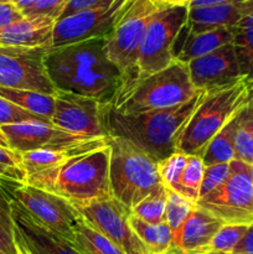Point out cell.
Wrapping results in <instances>:
<instances>
[{"label": "cell", "mask_w": 253, "mask_h": 254, "mask_svg": "<svg viewBox=\"0 0 253 254\" xmlns=\"http://www.w3.org/2000/svg\"><path fill=\"white\" fill-rule=\"evenodd\" d=\"M104 39H92L49 50L45 66L56 91L112 103L123 76L107 57Z\"/></svg>", "instance_id": "cell-1"}, {"label": "cell", "mask_w": 253, "mask_h": 254, "mask_svg": "<svg viewBox=\"0 0 253 254\" xmlns=\"http://www.w3.org/2000/svg\"><path fill=\"white\" fill-rule=\"evenodd\" d=\"M205 94L206 91H201L189 102L173 108L136 114H119L108 104L104 117L107 135L129 141L159 163L175 153L184 128Z\"/></svg>", "instance_id": "cell-2"}, {"label": "cell", "mask_w": 253, "mask_h": 254, "mask_svg": "<svg viewBox=\"0 0 253 254\" xmlns=\"http://www.w3.org/2000/svg\"><path fill=\"white\" fill-rule=\"evenodd\" d=\"M107 145L79 154L60 165L27 175L25 183L55 193L74 207L112 197Z\"/></svg>", "instance_id": "cell-3"}, {"label": "cell", "mask_w": 253, "mask_h": 254, "mask_svg": "<svg viewBox=\"0 0 253 254\" xmlns=\"http://www.w3.org/2000/svg\"><path fill=\"white\" fill-rule=\"evenodd\" d=\"M200 92L191 83L188 66L175 60L153 74L123 79L109 107L119 114L144 113L173 108Z\"/></svg>", "instance_id": "cell-4"}, {"label": "cell", "mask_w": 253, "mask_h": 254, "mask_svg": "<svg viewBox=\"0 0 253 254\" xmlns=\"http://www.w3.org/2000/svg\"><path fill=\"white\" fill-rule=\"evenodd\" d=\"M253 91L248 77L206 92L178 140L176 151L186 155H201L208 141L243 108Z\"/></svg>", "instance_id": "cell-5"}, {"label": "cell", "mask_w": 253, "mask_h": 254, "mask_svg": "<svg viewBox=\"0 0 253 254\" xmlns=\"http://www.w3.org/2000/svg\"><path fill=\"white\" fill-rule=\"evenodd\" d=\"M109 158V188L112 197L131 212L141 200L165 185L155 161L129 141L107 135Z\"/></svg>", "instance_id": "cell-6"}, {"label": "cell", "mask_w": 253, "mask_h": 254, "mask_svg": "<svg viewBox=\"0 0 253 254\" xmlns=\"http://www.w3.org/2000/svg\"><path fill=\"white\" fill-rule=\"evenodd\" d=\"M186 5L163 6L151 19L139 49L135 68L123 79L148 76L166 68L175 61L174 49L188 22Z\"/></svg>", "instance_id": "cell-7"}, {"label": "cell", "mask_w": 253, "mask_h": 254, "mask_svg": "<svg viewBox=\"0 0 253 254\" xmlns=\"http://www.w3.org/2000/svg\"><path fill=\"white\" fill-rule=\"evenodd\" d=\"M0 188L7 197L19 202L40 225L73 245L76 227L83 217L71 202L20 181L0 179Z\"/></svg>", "instance_id": "cell-8"}, {"label": "cell", "mask_w": 253, "mask_h": 254, "mask_svg": "<svg viewBox=\"0 0 253 254\" xmlns=\"http://www.w3.org/2000/svg\"><path fill=\"white\" fill-rule=\"evenodd\" d=\"M161 7L153 0H134L104 39V52L122 76L131 73L135 68L146 27Z\"/></svg>", "instance_id": "cell-9"}, {"label": "cell", "mask_w": 253, "mask_h": 254, "mask_svg": "<svg viewBox=\"0 0 253 254\" xmlns=\"http://www.w3.org/2000/svg\"><path fill=\"white\" fill-rule=\"evenodd\" d=\"M196 205L223 223L253 222V184L250 165L240 160L230 163V176L213 192L200 198Z\"/></svg>", "instance_id": "cell-10"}, {"label": "cell", "mask_w": 253, "mask_h": 254, "mask_svg": "<svg viewBox=\"0 0 253 254\" xmlns=\"http://www.w3.org/2000/svg\"><path fill=\"white\" fill-rule=\"evenodd\" d=\"M49 47H0V87L55 96L45 66Z\"/></svg>", "instance_id": "cell-11"}, {"label": "cell", "mask_w": 253, "mask_h": 254, "mask_svg": "<svg viewBox=\"0 0 253 254\" xmlns=\"http://www.w3.org/2000/svg\"><path fill=\"white\" fill-rule=\"evenodd\" d=\"M134 0H114L112 4L71 15L55 22L51 49L107 37L117 20Z\"/></svg>", "instance_id": "cell-12"}, {"label": "cell", "mask_w": 253, "mask_h": 254, "mask_svg": "<svg viewBox=\"0 0 253 254\" xmlns=\"http://www.w3.org/2000/svg\"><path fill=\"white\" fill-rule=\"evenodd\" d=\"M108 104L69 92L57 91L51 123L76 135L107 136L106 111Z\"/></svg>", "instance_id": "cell-13"}, {"label": "cell", "mask_w": 253, "mask_h": 254, "mask_svg": "<svg viewBox=\"0 0 253 254\" xmlns=\"http://www.w3.org/2000/svg\"><path fill=\"white\" fill-rule=\"evenodd\" d=\"M82 217L126 254H149L129 225L130 211L113 197L77 207Z\"/></svg>", "instance_id": "cell-14"}, {"label": "cell", "mask_w": 253, "mask_h": 254, "mask_svg": "<svg viewBox=\"0 0 253 254\" xmlns=\"http://www.w3.org/2000/svg\"><path fill=\"white\" fill-rule=\"evenodd\" d=\"M7 198L14 240L20 254H81L69 241L45 228L19 202Z\"/></svg>", "instance_id": "cell-15"}, {"label": "cell", "mask_w": 253, "mask_h": 254, "mask_svg": "<svg viewBox=\"0 0 253 254\" xmlns=\"http://www.w3.org/2000/svg\"><path fill=\"white\" fill-rule=\"evenodd\" d=\"M6 138L9 149L24 154L36 150H54L66 148L89 139L88 136L68 133L54 124L26 122L0 127Z\"/></svg>", "instance_id": "cell-16"}, {"label": "cell", "mask_w": 253, "mask_h": 254, "mask_svg": "<svg viewBox=\"0 0 253 254\" xmlns=\"http://www.w3.org/2000/svg\"><path fill=\"white\" fill-rule=\"evenodd\" d=\"M192 86L200 91H213L243 78L232 44L192 60L188 64Z\"/></svg>", "instance_id": "cell-17"}, {"label": "cell", "mask_w": 253, "mask_h": 254, "mask_svg": "<svg viewBox=\"0 0 253 254\" xmlns=\"http://www.w3.org/2000/svg\"><path fill=\"white\" fill-rule=\"evenodd\" d=\"M253 7V0H233L212 6L189 9L186 35L211 31L221 27H232Z\"/></svg>", "instance_id": "cell-18"}, {"label": "cell", "mask_w": 253, "mask_h": 254, "mask_svg": "<svg viewBox=\"0 0 253 254\" xmlns=\"http://www.w3.org/2000/svg\"><path fill=\"white\" fill-rule=\"evenodd\" d=\"M55 20L49 17L26 19L7 25L0 30V47H49L52 46Z\"/></svg>", "instance_id": "cell-19"}, {"label": "cell", "mask_w": 253, "mask_h": 254, "mask_svg": "<svg viewBox=\"0 0 253 254\" xmlns=\"http://www.w3.org/2000/svg\"><path fill=\"white\" fill-rule=\"evenodd\" d=\"M104 145H107V136H98V138H89L82 143L66 146V148L54 149V150L29 151V153L21 154L22 168H24L26 176L31 175V174L40 173L42 170H47V169L60 165L79 154L94 150V149Z\"/></svg>", "instance_id": "cell-20"}, {"label": "cell", "mask_w": 253, "mask_h": 254, "mask_svg": "<svg viewBox=\"0 0 253 254\" xmlns=\"http://www.w3.org/2000/svg\"><path fill=\"white\" fill-rule=\"evenodd\" d=\"M232 30L231 27L211 30L195 35H185L183 46L175 54L176 61L188 64L192 60L216 51L220 47L232 44Z\"/></svg>", "instance_id": "cell-21"}, {"label": "cell", "mask_w": 253, "mask_h": 254, "mask_svg": "<svg viewBox=\"0 0 253 254\" xmlns=\"http://www.w3.org/2000/svg\"><path fill=\"white\" fill-rule=\"evenodd\" d=\"M232 30V45L241 72L245 77L253 79V7L231 27Z\"/></svg>", "instance_id": "cell-22"}, {"label": "cell", "mask_w": 253, "mask_h": 254, "mask_svg": "<svg viewBox=\"0 0 253 254\" xmlns=\"http://www.w3.org/2000/svg\"><path fill=\"white\" fill-rule=\"evenodd\" d=\"M238 113L208 141L201 153L200 156L206 166L216 165V164H230L231 161L235 160L233 139L237 128Z\"/></svg>", "instance_id": "cell-23"}, {"label": "cell", "mask_w": 253, "mask_h": 254, "mask_svg": "<svg viewBox=\"0 0 253 254\" xmlns=\"http://www.w3.org/2000/svg\"><path fill=\"white\" fill-rule=\"evenodd\" d=\"M129 225L149 254H166L168 252L171 245L173 233L166 222L151 225L139 220L130 213Z\"/></svg>", "instance_id": "cell-24"}, {"label": "cell", "mask_w": 253, "mask_h": 254, "mask_svg": "<svg viewBox=\"0 0 253 254\" xmlns=\"http://www.w3.org/2000/svg\"><path fill=\"white\" fill-rule=\"evenodd\" d=\"M0 97L30 113H34L51 122L55 111V96L25 91V89L0 87Z\"/></svg>", "instance_id": "cell-25"}, {"label": "cell", "mask_w": 253, "mask_h": 254, "mask_svg": "<svg viewBox=\"0 0 253 254\" xmlns=\"http://www.w3.org/2000/svg\"><path fill=\"white\" fill-rule=\"evenodd\" d=\"M73 246L81 254H126L84 218L76 227Z\"/></svg>", "instance_id": "cell-26"}, {"label": "cell", "mask_w": 253, "mask_h": 254, "mask_svg": "<svg viewBox=\"0 0 253 254\" xmlns=\"http://www.w3.org/2000/svg\"><path fill=\"white\" fill-rule=\"evenodd\" d=\"M186 161H188L186 154L181 153V151H175L166 159L156 163L158 173L165 188L174 192L180 193L184 197H186V193L181 186V176H183L184 169L186 166Z\"/></svg>", "instance_id": "cell-27"}, {"label": "cell", "mask_w": 253, "mask_h": 254, "mask_svg": "<svg viewBox=\"0 0 253 254\" xmlns=\"http://www.w3.org/2000/svg\"><path fill=\"white\" fill-rule=\"evenodd\" d=\"M250 225L225 223L218 230L207 248V254H231L245 237Z\"/></svg>", "instance_id": "cell-28"}, {"label": "cell", "mask_w": 253, "mask_h": 254, "mask_svg": "<svg viewBox=\"0 0 253 254\" xmlns=\"http://www.w3.org/2000/svg\"><path fill=\"white\" fill-rule=\"evenodd\" d=\"M165 203H166V188L155 191L141 200L135 207L131 210V215L138 217L144 222L158 225L165 222Z\"/></svg>", "instance_id": "cell-29"}, {"label": "cell", "mask_w": 253, "mask_h": 254, "mask_svg": "<svg viewBox=\"0 0 253 254\" xmlns=\"http://www.w3.org/2000/svg\"><path fill=\"white\" fill-rule=\"evenodd\" d=\"M196 207V203L184 197L183 195L166 189V203L164 221L170 227L171 233L178 230L186 220L191 211Z\"/></svg>", "instance_id": "cell-30"}, {"label": "cell", "mask_w": 253, "mask_h": 254, "mask_svg": "<svg viewBox=\"0 0 253 254\" xmlns=\"http://www.w3.org/2000/svg\"><path fill=\"white\" fill-rule=\"evenodd\" d=\"M206 165L200 155H188V161L181 176V186L184 188L186 197L193 203H197L198 192L202 184Z\"/></svg>", "instance_id": "cell-31"}, {"label": "cell", "mask_w": 253, "mask_h": 254, "mask_svg": "<svg viewBox=\"0 0 253 254\" xmlns=\"http://www.w3.org/2000/svg\"><path fill=\"white\" fill-rule=\"evenodd\" d=\"M10 201L0 188V251L5 254H20L14 240Z\"/></svg>", "instance_id": "cell-32"}, {"label": "cell", "mask_w": 253, "mask_h": 254, "mask_svg": "<svg viewBox=\"0 0 253 254\" xmlns=\"http://www.w3.org/2000/svg\"><path fill=\"white\" fill-rule=\"evenodd\" d=\"M0 179L25 183L26 174L22 168L21 154L0 146Z\"/></svg>", "instance_id": "cell-33"}, {"label": "cell", "mask_w": 253, "mask_h": 254, "mask_svg": "<svg viewBox=\"0 0 253 254\" xmlns=\"http://www.w3.org/2000/svg\"><path fill=\"white\" fill-rule=\"evenodd\" d=\"M233 149H235V160H240L250 166L253 165V134L241 121L240 113H238L237 128L233 139Z\"/></svg>", "instance_id": "cell-34"}, {"label": "cell", "mask_w": 253, "mask_h": 254, "mask_svg": "<svg viewBox=\"0 0 253 254\" xmlns=\"http://www.w3.org/2000/svg\"><path fill=\"white\" fill-rule=\"evenodd\" d=\"M26 122H40V123L52 124L50 121L41 118L34 113L25 111L20 107L15 106L11 102L6 101L0 97V127L7 126V124L26 123Z\"/></svg>", "instance_id": "cell-35"}, {"label": "cell", "mask_w": 253, "mask_h": 254, "mask_svg": "<svg viewBox=\"0 0 253 254\" xmlns=\"http://www.w3.org/2000/svg\"><path fill=\"white\" fill-rule=\"evenodd\" d=\"M228 176H230V164H216V165L206 166L200 192H198V200L210 195L216 189L220 188L227 180Z\"/></svg>", "instance_id": "cell-36"}, {"label": "cell", "mask_w": 253, "mask_h": 254, "mask_svg": "<svg viewBox=\"0 0 253 254\" xmlns=\"http://www.w3.org/2000/svg\"><path fill=\"white\" fill-rule=\"evenodd\" d=\"M67 1L68 0H37L32 6L22 11V16L26 19L49 17V19L57 21L61 16Z\"/></svg>", "instance_id": "cell-37"}, {"label": "cell", "mask_w": 253, "mask_h": 254, "mask_svg": "<svg viewBox=\"0 0 253 254\" xmlns=\"http://www.w3.org/2000/svg\"><path fill=\"white\" fill-rule=\"evenodd\" d=\"M113 1L114 0H68L59 20L68 17L71 15L78 14V12L87 11V10H92L96 9V7L112 4Z\"/></svg>", "instance_id": "cell-38"}, {"label": "cell", "mask_w": 253, "mask_h": 254, "mask_svg": "<svg viewBox=\"0 0 253 254\" xmlns=\"http://www.w3.org/2000/svg\"><path fill=\"white\" fill-rule=\"evenodd\" d=\"M22 14L14 5V2H4L0 4V30L6 27L7 25L22 19Z\"/></svg>", "instance_id": "cell-39"}, {"label": "cell", "mask_w": 253, "mask_h": 254, "mask_svg": "<svg viewBox=\"0 0 253 254\" xmlns=\"http://www.w3.org/2000/svg\"><path fill=\"white\" fill-rule=\"evenodd\" d=\"M231 254H253V222L248 226L245 237Z\"/></svg>", "instance_id": "cell-40"}, {"label": "cell", "mask_w": 253, "mask_h": 254, "mask_svg": "<svg viewBox=\"0 0 253 254\" xmlns=\"http://www.w3.org/2000/svg\"><path fill=\"white\" fill-rule=\"evenodd\" d=\"M240 118L245 123V126L250 129L251 133L253 134V91L247 103L241 109Z\"/></svg>", "instance_id": "cell-41"}, {"label": "cell", "mask_w": 253, "mask_h": 254, "mask_svg": "<svg viewBox=\"0 0 253 254\" xmlns=\"http://www.w3.org/2000/svg\"><path fill=\"white\" fill-rule=\"evenodd\" d=\"M36 1L37 0H14V5L20 10V11H21L22 14V11L29 9V7L32 6Z\"/></svg>", "instance_id": "cell-42"}, {"label": "cell", "mask_w": 253, "mask_h": 254, "mask_svg": "<svg viewBox=\"0 0 253 254\" xmlns=\"http://www.w3.org/2000/svg\"><path fill=\"white\" fill-rule=\"evenodd\" d=\"M161 6H170V5H186L190 0H153Z\"/></svg>", "instance_id": "cell-43"}, {"label": "cell", "mask_w": 253, "mask_h": 254, "mask_svg": "<svg viewBox=\"0 0 253 254\" xmlns=\"http://www.w3.org/2000/svg\"><path fill=\"white\" fill-rule=\"evenodd\" d=\"M0 146H2V148H9V144H7L6 138H5V135L2 134L1 130H0Z\"/></svg>", "instance_id": "cell-44"}, {"label": "cell", "mask_w": 253, "mask_h": 254, "mask_svg": "<svg viewBox=\"0 0 253 254\" xmlns=\"http://www.w3.org/2000/svg\"><path fill=\"white\" fill-rule=\"evenodd\" d=\"M250 175H251V180H252V184H253V165L250 166Z\"/></svg>", "instance_id": "cell-45"}, {"label": "cell", "mask_w": 253, "mask_h": 254, "mask_svg": "<svg viewBox=\"0 0 253 254\" xmlns=\"http://www.w3.org/2000/svg\"><path fill=\"white\" fill-rule=\"evenodd\" d=\"M4 2H12V0H0V4H4Z\"/></svg>", "instance_id": "cell-46"}, {"label": "cell", "mask_w": 253, "mask_h": 254, "mask_svg": "<svg viewBox=\"0 0 253 254\" xmlns=\"http://www.w3.org/2000/svg\"><path fill=\"white\" fill-rule=\"evenodd\" d=\"M0 254H5L4 252H1V251H0Z\"/></svg>", "instance_id": "cell-47"}, {"label": "cell", "mask_w": 253, "mask_h": 254, "mask_svg": "<svg viewBox=\"0 0 253 254\" xmlns=\"http://www.w3.org/2000/svg\"><path fill=\"white\" fill-rule=\"evenodd\" d=\"M252 83H253V79H252Z\"/></svg>", "instance_id": "cell-48"}, {"label": "cell", "mask_w": 253, "mask_h": 254, "mask_svg": "<svg viewBox=\"0 0 253 254\" xmlns=\"http://www.w3.org/2000/svg\"><path fill=\"white\" fill-rule=\"evenodd\" d=\"M12 2H14V0H12Z\"/></svg>", "instance_id": "cell-49"}]
</instances>
